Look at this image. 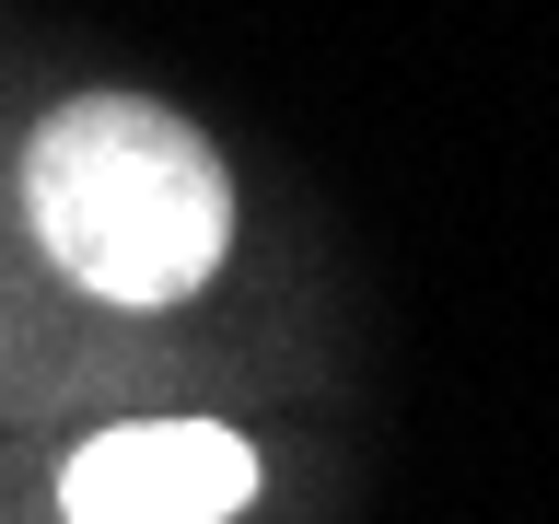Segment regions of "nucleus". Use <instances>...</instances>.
<instances>
[{
    "label": "nucleus",
    "mask_w": 559,
    "mask_h": 524,
    "mask_svg": "<svg viewBox=\"0 0 559 524\" xmlns=\"http://www.w3.org/2000/svg\"><path fill=\"white\" fill-rule=\"evenodd\" d=\"M24 210L94 303H187L234 245V175L175 105L152 94H70L24 140Z\"/></svg>",
    "instance_id": "obj_1"
},
{
    "label": "nucleus",
    "mask_w": 559,
    "mask_h": 524,
    "mask_svg": "<svg viewBox=\"0 0 559 524\" xmlns=\"http://www.w3.org/2000/svg\"><path fill=\"white\" fill-rule=\"evenodd\" d=\"M257 501V454L222 419H117L59 466L70 524H234Z\"/></svg>",
    "instance_id": "obj_2"
}]
</instances>
